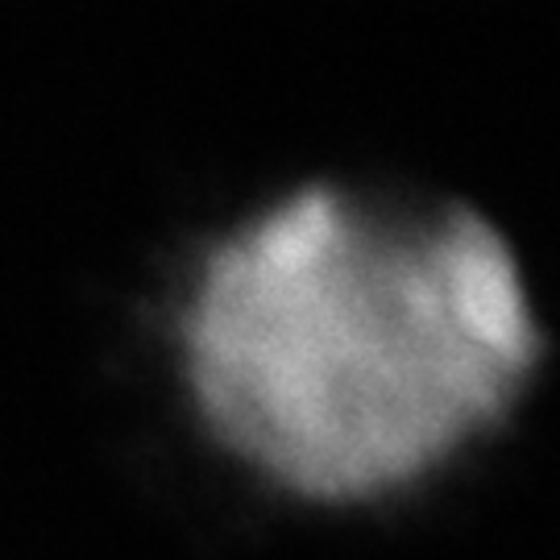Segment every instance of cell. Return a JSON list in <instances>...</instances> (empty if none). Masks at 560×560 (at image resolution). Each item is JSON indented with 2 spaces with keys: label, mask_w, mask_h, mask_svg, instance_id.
Here are the masks:
<instances>
[{
  "label": "cell",
  "mask_w": 560,
  "mask_h": 560,
  "mask_svg": "<svg viewBox=\"0 0 560 560\" xmlns=\"http://www.w3.org/2000/svg\"><path fill=\"white\" fill-rule=\"evenodd\" d=\"M179 345L203 423L245 465L307 499H370L499 420L540 332L481 217L316 187L208 254Z\"/></svg>",
  "instance_id": "cell-1"
}]
</instances>
